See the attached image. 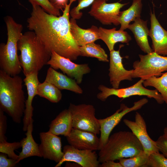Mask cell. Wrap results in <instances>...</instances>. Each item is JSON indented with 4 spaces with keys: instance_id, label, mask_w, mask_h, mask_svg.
Listing matches in <instances>:
<instances>
[{
    "instance_id": "6da1fadb",
    "label": "cell",
    "mask_w": 167,
    "mask_h": 167,
    "mask_svg": "<svg viewBox=\"0 0 167 167\" xmlns=\"http://www.w3.org/2000/svg\"><path fill=\"white\" fill-rule=\"evenodd\" d=\"M76 1L70 0L59 16L47 13L39 5L32 6L27 19L28 29L35 33L49 51L71 61L80 56V46L73 37L70 28V8Z\"/></svg>"
},
{
    "instance_id": "7a4b0ae2",
    "label": "cell",
    "mask_w": 167,
    "mask_h": 167,
    "mask_svg": "<svg viewBox=\"0 0 167 167\" xmlns=\"http://www.w3.org/2000/svg\"><path fill=\"white\" fill-rule=\"evenodd\" d=\"M22 78L0 70V109L15 123H20L25 109Z\"/></svg>"
},
{
    "instance_id": "3957f363",
    "label": "cell",
    "mask_w": 167,
    "mask_h": 167,
    "mask_svg": "<svg viewBox=\"0 0 167 167\" xmlns=\"http://www.w3.org/2000/svg\"><path fill=\"white\" fill-rule=\"evenodd\" d=\"M17 48L20 52L19 58L25 76L38 72L51 58V52L32 31L22 34L18 42Z\"/></svg>"
},
{
    "instance_id": "277c9868",
    "label": "cell",
    "mask_w": 167,
    "mask_h": 167,
    "mask_svg": "<svg viewBox=\"0 0 167 167\" xmlns=\"http://www.w3.org/2000/svg\"><path fill=\"white\" fill-rule=\"evenodd\" d=\"M98 155L100 163L131 157L143 151L142 145L131 131H120L110 135Z\"/></svg>"
},
{
    "instance_id": "5b68a950",
    "label": "cell",
    "mask_w": 167,
    "mask_h": 167,
    "mask_svg": "<svg viewBox=\"0 0 167 167\" xmlns=\"http://www.w3.org/2000/svg\"><path fill=\"white\" fill-rule=\"evenodd\" d=\"M4 20L6 27V43L0 44V70L11 76L18 75L22 70L18 55L17 43L23 34V26L9 15Z\"/></svg>"
},
{
    "instance_id": "8992f818",
    "label": "cell",
    "mask_w": 167,
    "mask_h": 167,
    "mask_svg": "<svg viewBox=\"0 0 167 167\" xmlns=\"http://www.w3.org/2000/svg\"><path fill=\"white\" fill-rule=\"evenodd\" d=\"M139 60L133 65L132 78L143 80L152 76H159L167 71V56L152 52L146 55L139 54Z\"/></svg>"
},
{
    "instance_id": "52a82bcc",
    "label": "cell",
    "mask_w": 167,
    "mask_h": 167,
    "mask_svg": "<svg viewBox=\"0 0 167 167\" xmlns=\"http://www.w3.org/2000/svg\"><path fill=\"white\" fill-rule=\"evenodd\" d=\"M143 81L140 79L133 85L121 88H110L100 85L98 89L101 92L97 94V97L99 100L105 101L109 97L112 95L122 99L133 96H145L154 98L159 104L165 102L162 96L157 90H150L145 88L143 84Z\"/></svg>"
},
{
    "instance_id": "ba28073f",
    "label": "cell",
    "mask_w": 167,
    "mask_h": 167,
    "mask_svg": "<svg viewBox=\"0 0 167 167\" xmlns=\"http://www.w3.org/2000/svg\"><path fill=\"white\" fill-rule=\"evenodd\" d=\"M72 116L73 128L100 134V126L95 116V109L90 104L70 103L68 108Z\"/></svg>"
},
{
    "instance_id": "9c48e42d",
    "label": "cell",
    "mask_w": 167,
    "mask_h": 167,
    "mask_svg": "<svg viewBox=\"0 0 167 167\" xmlns=\"http://www.w3.org/2000/svg\"><path fill=\"white\" fill-rule=\"evenodd\" d=\"M148 102L147 99L143 98L134 102L133 106L131 107L124 104H121L119 108L113 114L104 118L98 119L100 134L99 150L106 143L111 131L125 115L129 112L140 109Z\"/></svg>"
},
{
    "instance_id": "30bf717a",
    "label": "cell",
    "mask_w": 167,
    "mask_h": 167,
    "mask_svg": "<svg viewBox=\"0 0 167 167\" xmlns=\"http://www.w3.org/2000/svg\"><path fill=\"white\" fill-rule=\"evenodd\" d=\"M105 0H95L92 4L88 14L103 25L118 26L120 10L127 4L118 2L107 3Z\"/></svg>"
},
{
    "instance_id": "8fae6325",
    "label": "cell",
    "mask_w": 167,
    "mask_h": 167,
    "mask_svg": "<svg viewBox=\"0 0 167 167\" xmlns=\"http://www.w3.org/2000/svg\"><path fill=\"white\" fill-rule=\"evenodd\" d=\"M51 53V58L47 65H49L55 70L60 69L68 76L73 78L78 84L82 83L84 75L91 71V69L88 64H77L54 51H53Z\"/></svg>"
},
{
    "instance_id": "7c38bea8",
    "label": "cell",
    "mask_w": 167,
    "mask_h": 167,
    "mask_svg": "<svg viewBox=\"0 0 167 167\" xmlns=\"http://www.w3.org/2000/svg\"><path fill=\"white\" fill-rule=\"evenodd\" d=\"M63 156L55 167L61 166L65 162H75L82 167H99L100 163L95 151L79 149L69 144L63 147Z\"/></svg>"
},
{
    "instance_id": "4fadbf2b",
    "label": "cell",
    "mask_w": 167,
    "mask_h": 167,
    "mask_svg": "<svg viewBox=\"0 0 167 167\" xmlns=\"http://www.w3.org/2000/svg\"><path fill=\"white\" fill-rule=\"evenodd\" d=\"M123 122L139 140L145 153L149 155L152 153L159 152L156 141L148 135L145 121L139 113L136 112L135 121L125 119Z\"/></svg>"
},
{
    "instance_id": "5bb4252c",
    "label": "cell",
    "mask_w": 167,
    "mask_h": 167,
    "mask_svg": "<svg viewBox=\"0 0 167 167\" xmlns=\"http://www.w3.org/2000/svg\"><path fill=\"white\" fill-rule=\"evenodd\" d=\"M40 137L39 148L42 157L58 163L64 155L61 138L49 131L40 133Z\"/></svg>"
},
{
    "instance_id": "9a60e30c",
    "label": "cell",
    "mask_w": 167,
    "mask_h": 167,
    "mask_svg": "<svg viewBox=\"0 0 167 167\" xmlns=\"http://www.w3.org/2000/svg\"><path fill=\"white\" fill-rule=\"evenodd\" d=\"M110 51L109 67V76L113 88H118L120 82L124 80H132V69H126L122 63V58L120 54V49Z\"/></svg>"
},
{
    "instance_id": "2e32d148",
    "label": "cell",
    "mask_w": 167,
    "mask_h": 167,
    "mask_svg": "<svg viewBox=\"0 0 167 167\" xmlns=\"http://www.w3.org/2000/svg\"><path fill=\"white\" fill-rule=\"evenodd\" d=\"M66 138L69 144L76 148L99 150V138L94 133L73 128Z\"/></svg>"
},
{
    "instance_id": "e0dca14e",
    "label": "cell",
    "mask_w": 167,
    "mask_h": 167,
    "mask_svg": "<svg viewBox=\"0 0 167 167\" xmlns=\"http://www.w3.org/2000/svg\"><path fill=\"white\" fill-rule=\"evenodd\" d=\"M38 72H32L25 76L23 80L28 92V98L25 101V109L23 119V128L24 131L27 130L28 125L32 119L33 108L32 102L34 96L37 94V88L39 82Z\"/></svg>"
},
{
    "instance_id": "ac0fdd59",
    "label": "cell",
    "mask_w": 167,
    "mask_h": 167,
    "mask_svg": "<svg viewBox=\"0 0 167 167\" xmlns=\"http://www.w3.org/2000/svg\"><path fill=\"white\" fill-rule=\"evenodd\" d=\"M150 15L149 36L152 41V50L160 55H167V31L162 27L154 13L151 12Z\"/></svg>"
},
{
    "instance_id": "d6986e66",
    "label": "cell",
    "mask_w": 167,
    "mask_h": 167,
    "mask_svg": "<svg viewBox=\"0 0 167 167\" xmlns=\"http://www.w3.org/2000/svg\"><path fill=\"white\" fill-rule=\"evenodd\" d=\"M45 81L51 83L60 90H67L78 94L83 93L74 79L58 72L51 67L48 69Z\"/></svg>"
},
{
    "instance_id": "ffe728a7",
    "label": "cell",
    "mask_w": 167,
    "mask_h": 167,
    "mask_svg": "<svg viewBox=\"0 0 167 167\" xmlns=\"http://www.w3.org/2000/svg\"><path fill=\"white\" fill-rule=\"evenodd\" d=\"M76 20L72 18L70 19V28L72 36L79 46H83L99 39L97 27L92 25L88 28H82L77 25Z\"/></svg>"
},
{
    "instance_id": "44dd1931",
    "label": "cell",
    "mask_w": 167,
    "mask_h": 167,
    "mask_svg": "<svg viewBox=\"0 0 167 167\" xmlns=\"http://www.w3.org/2000/svg\"><path fill=\"white\" fill-rule=\"evenodd\" d=\"M134 22L129 24L127 29L132 32L137 44L143 51L147 54L152 52L148 39L149 30L147 25V20L138 18Z\"/></svg>"
},
{
    "instance_id": "7402d4cb",
    "label": "cell",
    "mask_w": 167,
    "mask_h": 167,
    "mask_svg": "<svg viewBox=\"0 0 167 167\" xmlns=\"http://www.w3.org/2000/svg\"><path fill=\"white\" fill-rule=\"evenodd\" d=\"M98 33L99 39L104 42L110 51L114 49L117 43L128 44L131 40V36L126 32L119 29L117 30L115 28L107 29L100 27Z\"/></svg>"
},
{
    "instance_id": "603a6c76",
    "label": "cell",
    "mask_w": 167,
    "mask_h": 167,
    "mask_svg": "<svg viewBox=\"0 0 167 167\" xmlns=\"http://www.w3.org/2000/svg\"><path fill=\"white\" fill-rule=\"evenodd\" d=\"M49 127V131L53 134L67 136L73 128L71 114L69 109L61 112L51 121Z\"/></svg>"
},
{
    "instance_id": "cb8c5ba5",
    "label": "cell",
    "mask_w": 167,
    "mask_h": 167,
    "mask_svg": "<svg viewBox=\"0 0 167 167\" xmlns=\"http://www.w3.org/2000/svg\"><path fill=\"white\" fill-rule=\"evenodd\" d=\"M33 122L32 119L25 133L26 137L23 138L20 141L22 150L19 155V159L17 161V164L21 160L28 157L32 156L42 157L40 151L39 145L36 142L32 137Z\"/></svg>"
},
{
    "instance_id": "d4e9b609",
    "label": "cell",
    "mask_w": 167,
    "mask_h": 167,
    "mask_svg": "<svg viewBox=\"0 0 167 167\" xmlns=\"http://www.w3.org/2000/svg\"><path fill=\"white\" fill-rule=\"evenodd\" d=\"M142 0H133L131 6L127 9L120 11L118 21L121 25L119 30L124 31L130 22L141 17Z\"/></svg>"
},
{
    "instance_id": "484cf974",
    "label": "cell",
    "mask_w": 167,
    "mask_h": 167,
    "mask_svg": "<svg viewBox=\"0 0 167 167\" xmlns=\"http://www.w3.org/2000/svg\"><path fill=\"white\" fill-rule=\"evenodd\" d=\"M37 95L54 103L58 102L62 98L60 90L53 84L45 81L39 84Z\"/></svg>"
},
{
    "instance_id": "4316f807",
    "label": "cell",
    "mask_w": 167,
    "mask_h": 167,
    "mask_svg": "<svg viewBox=\"0 0 167 167\" xmlns=\"http://www.w3.org/2000/svg\"><path fill=\"white\" fill-rule=\"evenodd\" d=\"M79 50L80 56L95 58L103 62H109L107 55L104 49L100 45L94 42L80 46Z\"/></svg>"
},
{
    "instance_id": "83f0119b",
    "label": "cell",
    "mask_w": 167,
    "mask_h": 167,
    "mask_svg": "<svg viewBox=\"0 0 167 167\" xmlns=\"http://www.w3.org/2000/svg\"><path fill=\"white\" fill-rule=\"evenodd\" d=\"M143 84L145 87L155 88L161 95L165 102L167 104V72L162 73L160 77L152 76L144 80Z\"/></svg>"
},
{
    "instance_id": "f1b7e54d",
    "label": "cell",
    "mask_w": 167,
    "mask_h": 167,
    "mask_svg": "<svg viewBox=\"0 0 167 167\" xmlns=\"http://www.w3.org/2000/svg\"><path fill=\"white\" fill-rule=\"evenodd\" d=\"M149 155L142 151L133 156L119 159L122 167H146Z\"/></svg>"
},
{
    "instance_id": "f546056e",
    "label": "cell",
    "mask_w": 167,
    "mask_h": 167,
    "mask_svg": "<svg viewBox=\"0 0 167 167\" xmlns=\"http://www.w3.org/2000/svg\"><path fill=\"white\" fill-rule=\"evenodd\" d=\"M21 147L20 142L9 143L5 141L0 142V152L7 155L9 158L18 160L19 155L14 152L15 150Z\"/></svg>"
},
{
    "instance_id": "4dcf8cb0",
    "label": "cell",
    "mask_w": 167,
    "mask_h": 167,
    "mask_svg": "<svg viewBox=\"0 0 167 167\" xmlns=\"http://www.w3.org/2000/svg\"><path fill=\"white\" fill-rule=\"evenodd\" d=\"M146 167H167V158L159 152L152 153L149 156Z\"/></svg>"
},
{
    "instance_id": "1f68e13d",
    "label": "cell",
    "mask_w": 167,
    "mask_h": 167,
    "mask_svg": "<svg viewBox=\"0 0 167 167\" xmlns=\"http://www.w3.org/2000/svg\"><path fill=\"white\" fill-rule=\"evenodd\" d=\"M32 6L39 5L47 13L54 15L61 16L60 10L55 7L49 0H28Z\"/></svg>"
},
{
    "instance_id": "d6a6232c",
    "label": "cell",
    "mask_w": 167,
    "mask_h": 167,
    "mask_svg": "<svg viewBox=\"0 0 167 167\" xmlns=\"http://www.w3.org/2000/svg\"><path fill=\"white\" fill-rule=\"evenodd\" d=\"M78 5L70 11V14L72 18L75 19H80L83 15L80 11L83 9L92 5L95 0H77ZM106 1L108 0H105Z\"/></svg>"
},
{
    "instance_id": "836d02e7",
    "label": "cell",
    "mask_w": 167,
    "mask_h": 167,
    "mask_svg": "<svg viewBox=\"0 0 167 167\" xmlns=\"http://www.w3.org/2000/svg\"><path fill=\"white\" fill-rule=\"evenodd\" d=\"M4 112L0 109V142L6 141L7 139L5 135L6 130L7 118Z\"/></svg>"
},
{
    "instance_id": "e575fe53",
    "label": "cell",
    "mask_w": 167,
    "mask_h": 167,
    "mask_svg": "<svg viewBox=\"0 0 167 167\" xmlns=\"http://www.w3.org/2000/svg\"><path fill=\"white\" fill-rule=\"evenodd\" d=\"M156 142L159 151L167 158V136L163 134L159 137Z\"/></svg>"
},
{
    "instance_id": "d590c367",
    "label": "cell",
    "mask_w": 167,
    "mask_h": 167,
    "mask_svg": "<svg viewBox=\"0 0 167 167\" xmlns=\"http://www.w3.org/2000/svg\"><path fill=\"white\" fill-rule=\"evenodd\" d=\"M7 155L1 152L0 154V167H13L17 164V161L11 158H7Z\"/></svg>"
},
{
    "instance_id": "8d00e7d4",
    "label": "cell",
    "mask_w": 167,
    "mask_h": 167,
    "mask_svg": "<svg viewBox=\"0 0 167 167\" xmlns=\"http://www.w3.org/2000/svg\"><path fill=\"white\" fill-rule=\"evenodd\" d=\"M69 0H51L50 2L57 8L62 10L65 9Z\"/></svg>"
},
{
    "instance_id": "74e56055",
    "label": "cell",
    "mask_w": 167,
    "mask_h": 167,
    "mask_svg": "<svg viewBox=\"0 0 167 167\" xmlns=\"http://www.w3.org/2000/svg\"><path fill=\"white\" fill-rule=\"evenodd\" d=\"M100 164L101 167H122L120 163L116 162L114 161H108L101 163Z\"/></svg>"
},
{
    "instance_id": "f35d334b",
    "label": "cell",
    "mask_w": 167,
    "mask_h": 167,
    "mask_svg": "<svg viewBox=\"0 0 167 167\" xmlns=\"http://www.w3.org/2000/svg\"><path fill=\"white\" fill-rule=\"evenodd\" d=\"M164 134L167 136V126L164 128Z\"/></svg>"
},
{
    "instance_id": "ab89813d",
    "label": "cell",
    "mask_w": 167,
    "mask_h": 167,
    "mask_svg": "<svg viewBox=\"0 0 167 167\" xmlns=\"http://www.w3.org/2000/svg\"><path fill=\"white\" fill-rule=\"evenodd\" d=\"M49 0V1H50H50H51V0Z\"/></svg>"
}]
</instances>
